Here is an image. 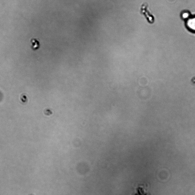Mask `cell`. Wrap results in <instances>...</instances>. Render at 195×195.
<instances>
[{
	"label": "cell",
	"instance_id": "obj_2",
	"mask_svg": "<svg viewBox=\"0 0 195 195\" xmlns=\"http://www.w3.org/2000/svg\"><path fill=\"white\" fill-rule=\"evenodd\" d=\"M31 47L32 50H36L40 47V43L36 39H32L31 40Z\"/></svg>",
	"mask_w": 195,
	"mask_h": 195
},
{
	"label": "cell",
	"instance_id": "obj_3",
	"mask_svg": "<svg viewBox=\"0 0 195 195\" xmlns=\"http://www.w3.org/2000/svg\"><path fill=\"white\" fill-rule=\"evenodd\" d=\"M188 16V14H185L184 15H183L184 17L186 18Z\"/></svg>",
	"mask_w": 195,
	"mask_h": 195
},
{
	"label": "cell",
	"instance_id": "obj_4",
	"mask_svg": "<svg viewBox=\"0 0 195 195\" xmlns=\"http://www.w3.org/2000/svg\"><path fill=\"white\" fill-rule=\"evenodd\" d=\"M29 195H34L33 194H30Z\"/></svg>",
	"mask_w": 195,
	"mask_h": 195
},
{
	"label": "cell",
	"instance_id": "obj_1",
	"mask_svg": "<svg viewBox=\"0 0 195 195\" xmlns=\"http://www.w3.org/2000/svg\"><path fill=\"white\" fill-rule=\"evenodd\" d=\"M148 5L146 3L142 4L141 5L140 13L141 14L145 16L146 20L150 23H152L154 21L153 16L150 14L148 9Z\"/></svg>",
	"mask_w": 195,
	"mask_h": 195
}]
</instances>
